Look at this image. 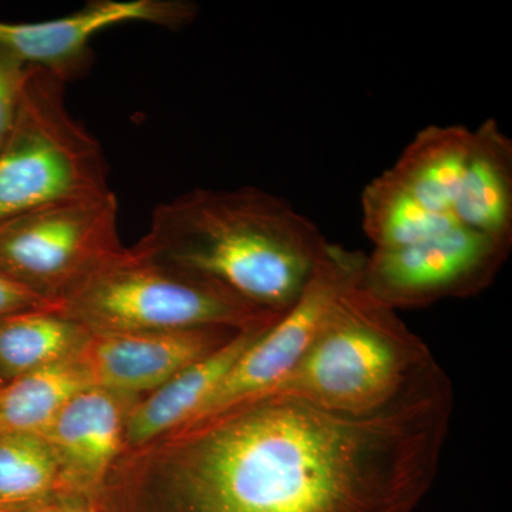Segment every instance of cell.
<instances>
[{
	"mask_svg": "<svg viewBox=\"0 0 512 512\" xmlns=\"http://www.w3.org/2000/svg\"><path fill=\"white\" fill-rule=\"evenodd\" d=\"M89 387L79 363L67 360L9 380L0 389V431L43 436L66 403Z\"/></svg>",
	"mask_w": 512,
	"mask_h": 512,
	"instance_id": "e0dca14e",
	"label": "cell"
},
{
	"mask_svg": "<svg viewBox=\"0 0 512 512\" xmlns=\"http://www.w3.org/2000/svg\"><path fill=\"white\" fill-rule=\"evenodd\" d=\"M241 330L94 333L79 365L92 387L106 392L157 390L178 372L221 348Z\"/></svg>",
	"mask_w": 512,
	"mask_h": 512,
	"instance_id": "30bf717a",
	"label": "cell"
},
{
	"mask_svg": "<svg viewBox=\"0 0 512 512\" xmlns=\"http://www.w3.org/2000/svg\"><path fill=\"white\" fill-rule=\"evenodd\" d=\"M363 231L375 249L407 247L461 227L450 212L427 208L384 171L362 192Z\"/></svg>",
	"mask_w": 512,
	"mask_h": 512,
	"instance_id": "2e32d148",
	"label": "cell"
},
{
	"mask_svg": "<svg viewBox=\"0 0 512 512\" xmlns=\"http://www.w3.org/2000/svg\"><path fill=\"white\" fill-rule=\"evenodd\" d=\"M453 215L461 227L512 239V141L495 120L473 131Z\"/></svg>",
	"mask_w": 512,
	"mask_h": 512,
	"instance_id": "4fadbf2b",
	"label": "cell"
},
{
	"mask_svg": "<svg viewBox=\"0 0 512 512\" xmlns=\"http://www.w3.org/2000/svg\"><path fill=\"white\" fill-rule=\"evenodd\" d=\"M275 322L241 330L221 348L185 367L154 390L131 414L127 439L133 444H143L173 427L190 423L242 353Z\"/></svg>",
	"mask_w": 512,
	"mask_h": 512,
	"instance_id": "7c38bea8",
	"label": "cell"
},
{
	"mask_svg": "<svg viewBox=\"0 0 512 512\" xmlns=\"http://www.w3.org/2000/svg\"><path fill=\"white\" fill-rule=\"evenodd\" d=\"M28 66L0 49V147L5 143L18 111Z\"/></svg>",
	"mask_w": 512,
	"mask_h": 512,
	"instance_id": "d6986e66",
	"label": "cell"
},
{
	"mask_svg": "<svg viewBox=\"0 0 512 512\" xmlns=\"http://www.w3.org/2000/svg\"><path fill=\"white\" fill-rule=\"evenodd\" d=\"M453 384L436 359L377 412L291 396L194 424L165 512H416L439 474Z\"/></svg>",
	"mask_w": 512,
	"mask_h": 512,
	"instance_id": "6da1fadb",
	"label": "cell"
},
{
	"mask_svg": "<svg viewBox=\"0 0 512 512\" xmlns=\"http://www.w3.org/2000/svg\"><path fill=\"white\" fill-rule=\"evenodd\" d=\"M5 380L2 379V376H0V389H2L3 384H5Z\"/></svg>",
	"mask_w": 512,
	"mask_h": 512,
	"instance_id": "7402d4cb",
	"label": "cell"
},
{
	"mask_svg": "<svg viewBox=\"0 0 512 512\" xmlns=\"http://www.w3.org/2000/svg\"><path fill=\"white\" fill-rule=\"evenodd\" d=\"M471 141L473 130L464 126L423 128L386 173L430 210L453 214Z\"/></svg>",
	"mask_w": 512,
	"mask_h": 512,
	"instance_id": "5bb4252c",
	"label": "cell"
},
{
	"mask_svg": "<svg viewBox=\"0 0 512 512\" xmlns=\"http://www.w3.org/2000/svg\"><path fill=\"white\" fill-rule=\"evenodd\" d=\"M60 464L45 437L0 431V512H30L56 500Z\"/></svg>",
	"mask_w": 512,
	"mask_h": 512,
	"instance_id": "ac0fdd59",
	"label": "cell"
},
{
	"mask_svg": "<svg viewBox=\"0 0 512 512\" xmlns=\"http://www.w3.org/2000/svg\"><path fill=\"white\" fill-rule=\"evenodd\" d=\"M187 0H92L62 18L12 23L0 20V49L25 66L40 67L69 82L83 72L89 43L103 30L126 23L180 29L197 16Z\"/></svg>",
	"mask_w": 512,
	"mask_h": 512,
	"instance_id": "9c48e42d",
	"label": "cell"
},
{
	"mask_svg": "<svg viewBox=\"0 0 512 512\" xmlns=\"http://www.w3.org/2000/svg\"><path fill=\"white\" fill-rule=\"evenodd\" d=\"M366 254L329 242L298 301L237 360L188 426L251 402L281 382L305 355L330 311L362 276Z\"/></svg>",
	"mask_w": 512,
	"mask_h": 512,
	"instance_id": "52a82bcc",
	"label": "cell"
},
{
	"mask_svg": "<svg viewBox=\"0 0 512 512\" xmlns=\"http://www.w3.org/2000/svg\"><path fill=\"white\" fill-rule=\"evenodd\" d=\"M433 359L396 311L357 282L339 296L291 372L256 399L291 396L332 412L373 413L397 399Z\"/></svg>",
	"mask_w": 512,
	"mask_h": 512,
	"instance_id": "3957f363",
	"label": "cell"
},
{
	"mask_svg": "<svg viewBox=\"0 0 512 512\" xmlns=\"http://www.w3.org/2000/svg\"><path fill=\"white\" fill-rule=\"evenodd\" d=\"M119 200L59 202L0 224V272L56 306L120 252Z\"/></svg>",
	"mask_w": 512,
	"mask_h": 512,
	"instance_id": "8992f818",
	"label": "cell"
},
{
	"mask_svg": "<svg viewBox=\"0 0 512 512\" xmlns=\"http://www.w3.org/2000/svg\"><path fill=\"white\" fill-rule=\"evenodd\" d=\"M86 326L56 308H37L0 318V376L5 382L64 362L84 345Z\"/></svg>",
	"mask_w": 512,
	"mask_h": 512,
	"instance_id": "9a60e30c",
	"label": "cell"
},
{
	"mask_svg": "<svg viewBox=\"0 0 512 512\" xmlns=\"http://www.w3.org/2000/svg\"><path fill=\"white\" fill-rule=\"evenodd\" d=\"M511 247L512 239L457 227L407 247L375 249L359 285L393 311L470 298L493 284Z\"/></svg>",
	"mask_w": 512,
	"mask_h": 512,
	"instance_id": "ba28073f",
	"label": "cell"
},
{
	"mask_svg": "<svg viewBox=\"0 0 512 512\" xmlns=\"http://www.w3.org/2000/svg\"><path fill=\"white\" fill-rule=\"evenodd\" d=\"M328 244L289 202L241 187L195 188L161 202L137 248L208 276L259 308L285 313Z\"/></svg>",
	"mask_w": 512,
	"mask_h": 512,
	"instance_id": "7a4b0ae2",
	"label": "cell"
},
{
	"mask_svg": "<svg viewBox=\"0 0 512 512\" xmlns=\"http://www.w3.org/2000/svg\"><path fill=\"white\" fill-rule=\"evenodd\" d=\"M55 308L94 333L247 330L282 315L245 301L208 276L138 248L111 256Z\"/></svg>",
	"mask_w": 512,
	"mask_h": 512,
	"instance_id": "277c9868",
	"label": "cell"
},
{
	"mask_svg": "<svg viewBox=\"0 0 512 512\" xmlns=\"http://www.w3.org/2000/svg\"><path fill=\"white\" fill-rule=\"evenodd\" d=\"M66 83L28 66L15 121L0 147V224L111 191L103 148L67 109Z\"/></svg>",
	"mask_w": 512,
	"mask_h": 512,
	"instance_id": "5b68a950",
	"label": "cell"
},
{
	"mask_svg": "<svg viewBox=\"0 0 512 512\" xmlns=\"http://www.w3.org/2000/svg\"><path fill=\"white\" fill-rule=\"evenodd\" d=\"M37 308H55L32 289L0 272V318Z\"/></svg>",
	"mask_w": 512,
	"mask_h": 512,
	"instance_id": "ffe728a7",
	"label": "cell"
},
{
	"mask_svg": "<svg viewBox=\"0 0 512 512\" xmlns=\"http://www.w3.org/2000/svg\"><path fill=\"white\" fill-rule=\"evenodd\" d=\"M30 512H92L89 508L84 507V505H77L73 503H66V501H50L43 507L37 508V510H33Z\"/></svg>",
	"mask_w": 512,
	"mask_h": 512,
	"instance_id": "44dd1931",
	"label": "cell"
},
{
	"mask_svg": "<svg viewBox=\"0 0 512 512\" xmlns=\"http://www.w3.org/2000/svg\"><path fill=\"white\" fill-rule=\"evenodd\" d=\"M121 431L119 406L110 392L89 387L66 403L42 436L59 461L63 494L96 493L119 453Z\"/></svg>",
	"mask_w": 512,
	"mask_h": 512,
	"instance_id": "8fae6325",
	"label": "cell"
}]
</instances>
